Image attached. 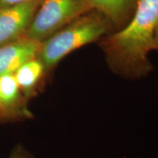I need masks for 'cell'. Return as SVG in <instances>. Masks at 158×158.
I'll use <instances>...</instances> for the list:
<instances>
[{
    "mask_svg": "<svg viewBox=\"0 0 158 158\" xmlns=\"http://www.w3.org/2000/svg\"><path fill=\"white\" fill-rule=\"evenodd\" d=\"M2 122H10V119L7 117V115H6L2 108L0 107V123Z\"/></svg>",
    "mask_w": 158,
    "mask_h": 158,
    "instance_id": "cell-12",
    "label": "cell"
},
{
    "mask_svg": "<svg viewBox=\"0 0 158 158\" xmlns=\"http://www.w3.org/2000/svg\"><path fill=\"white\" fill-rule=\"evenodd\" d=\"M89 11L86 0H42L24 37L41 43Z\"/></svg>",
    "mask_w": 158,
    "mask_h": 158,
    "instance_id": "cell-3",
    "label": "cell"
},
{
    "mask_svg": "<svg viewBox=\"0 0 158 158\" xmlns=\"http://www.w3.org/2000/svg\"><path fill=\"white\" fill-rule=\"evenodd\" d=\"M27 1H29V0H0V8L18 5V4Z\"/></svg>",
    "mask_w": 158,
    "mask_h": 158,
    "instance_id": "cell-10",
    "label": "cell"
},
{
    "mask_svg": "<svg viewBox=\"0 0 158 158\" xmlns=\"http://www.w3.org/2000/svg\"><path fill=\"white\" fill-rule=\"evenodd\" d=\"M154 50L158 51V23L154 35Z\"/></svg>",
    "mask_w": 158,
    "mask_h": 158,
    "instance_id": "cell-11",
    "label": "cell"
},
{
    "mask_svg": "<svg viewBox=\"0 0 158 158\" xmlns=\"http://www.w3.org/2000/svg\"><path fill=\"white\" fill-rule=\"evenodd\" d=\"M92 10L100 13L111 25L121 26L135 8L137 0H86Z\"/></svg>",
    "mask_w": 158,
    "mask_h": 158,
    "instance_id": "cell-8",
    "label": "cell"
},
{
    "mask_svg": "<svg viewBox=\"0 0 158 158\" xmlns=\"http://www.w3.org/2000/svg\"><path fill=\"white\" fill-rule=\"evenodd\" d=\"M13 74L20 89L28 101L42 91L48 76L43 63L37 57L26 62Z\"/></svg>",
    "mask_w": 158,
    "mask_h": 158,
    "instance_id": "cell-7",
    "label": "cell"
},
{
    "mask_svg": "<svg viewBox=\"0 0 158 158\" xmlns=\"http://www.w3.org/2000/svg\"><path fill=\"white\" fill-rule=\"evenodd\" d=\"M158 23V0H137L131 20L123 29L102 42L114 72L129 78L146 76L152 69L148 54L154 50Z\"/></svg>",
    "mask_w": 158,
    "mask_h": 158,
    "instance_id": "cell-1",
    "label": "cell"
},
{
    "mask_svg": "<svg viewBox=\"0 0 158 158\" xmlns=\"http://www.w3.org/2000/svg\"><path fill=\"white\" fill-rule=\"evenodd\" d=\"M40 44L23 36L0 46V76L13 74L26 62L36 57Z\"/></svg>",
    "mask_w": 158,
    "mask_h": 158,
    "instance_id": "cell-6",
    "label": "cell"
},
{
    "mask_svg": "<svg viewBox=\"0 0 158 158\" xmlns=\"http://www.w3.org/2000/svg\"><path fill=\"white\" fill-rule=\"evenodd\" d=\"M111 26L98 12H88L41 42L36 57L48 75L67 55L100 38Z\"/></svg>",
    "mask_w": 158,
    "mask_h": 158,
    "instance_id": "cell-2",
    "label": "cell"
},
{
    "mask_svg": "<svg viewBox=\"0 0 158 158\" xmlns=\"http://www.w3.org/2000/svg\"><path fill=\"white\" fill-rule=\"evenodd\" d=\"M9 158H35L21 144H17L12 149Z\"/></svg>",
    "mask_w": 158,
    "mask_h": 158,
    "instance_id": "cell-9",
    "label": "cell"
},
{
    "mask_svg": "<svg viewBox=\"0 0 158 158\" xmlns=\"http://www.w3.org/2000/svg\"><path fill=\"white\" fill-rule=\"evenodd\" d=\"M28 100L21 92L14 74L0 76V107L10 122L23 121L33 118Z\"/></svg>",
    "mask_w": 158,
    "mask_h": 158,
    "instance_id": "cell-5",
    "label": "cell"
},
{
    "mask_svg": "<svg viewBox=\"0 0 158 158\" xmlns=\"http://www.w3.org/2000/svg\"><path fill=\"white\" fill-rule=\"evenodd\" d=\"M42 0H29L0 8V46L24 36Z\"/></svg>",
    "mask_w": 158,
    "mask_h": 158,
    "instance_id": "cell-4",
    "label": "cell"
}]
</instances>
